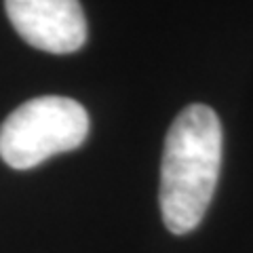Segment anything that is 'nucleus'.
<instances>
[{
  "instance_id": "2",
  "label": "nucleus",
  "mask_w": 253,
  "mask_h": 253,
  "mask_svg": "<svg viewBox=\"0 0 253 253\" xmlns=\"http://www.w3.org/2000/svg\"><path fill=\"white\" fill-rule=\"evenodd\" d=\"M86 135L89 114L76 99L42 95L21 104L0 125V158L13 169H32L76 150Z\"/></svg>"
},
{
  "instance_id": "1",
  "label": "nucleus",
  "mask_w": 253,
  "mask_h": 253,
  "mask_svg": "<svg viewBox=\"0 0 253 253\" xmlns=\"http://www.w3.org/2000/svg\"><path fill=\"white\" fill-rule=\"evenodd\" d=\"M221 169V125L209 106L192 104L171 123L161 163V211L173 234L203 221Z\"/></svg>"
},
{
  "instance_id": "3",
  "label": "nucleus",
  "mask_w": 253,
  "mask_h": 253,
  "mask_svg": "<svg viewBox=\"0 0 253 253\" xmlns=\"http://www.w3.org/2000/svg\"><path fill=\"white\" fill-rule=\"evenodd\" d=\"M4 9L15 32L34 49L68 55L86 41V19L78 0H4Z\"/></svg>"
}]
</instances>
